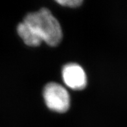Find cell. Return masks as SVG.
<instances>
[{"label": "cell", "instance_id": "obj_3", "mask_svg": "<svg viewBox=\"0 0 127 127\" xmlns=\"http://www.w3.org/2000/svg\"><path fill=\"white\" fill-rule=\"evenodd\" d=\"M64 82L72 90H80L86 87V75L81 66L77 64H68L62 69Z\"/></svg>", "mask_w": 127, "mask_h": 127}, {"label": "cell", "instance_id": "obj_2", "mask_svg": "<svg viewBox=\"0 0 127 127\" xmlns=\"http://www.w3.org/2000/svg\"><path fill=\"white\" fill-rule=\"evenodd\" d=\"M44 97L46 105L51 110L59 113L68 110L70 106V97L67 91L59 84H47L44 88Z\"/></svg>", "mask_w": 127, "mask_h": 127}, {"label": "cell", "instance_id": "obj_5", "mask_svg": "<svg viewBox=\"0 0 127 127\" xmlns=\"http://www.w3.org/2000/svg\"><path fill=\"white\" fill-rule=\"evenodd\" d=\"M57 2L62 6L75 8V7L80 6L81 4L83 3V1L82 0H59V1H57Z\"/></svg>", "mask_w": 127, "mask_h": 127}, {"label": "cell", "instance_id": "obj_1", "mask_svg": "<svg viewBox=\"0 0 127 127\" xmlns=\"http://www.w3.org/2000/svg\"><path fill=\"white\" fill-rule=\"evenodd\" d=\"M24 22L49 45L56 46L62 40V31L60 24L47 8H42L38 12L28 14Z\"/></svg>", "mask_w": 127, "mask_h": 127}, {"label": "cell", "instance_id": "obj_4", "mask_svg": "<svg viewBox=\"0 0 127 127\" xmlns=\"http://www.w3.org/2000/svg\"><path fill=\"white\" fill-rule=\"evenodd\" d=\"M17 31L26 45L32 47L38 46L42 43V38L34 31L25 22L20 23L17 27Z\"/></svg>", "mask_w": 127, "mask_h": 127}]
</instances>
